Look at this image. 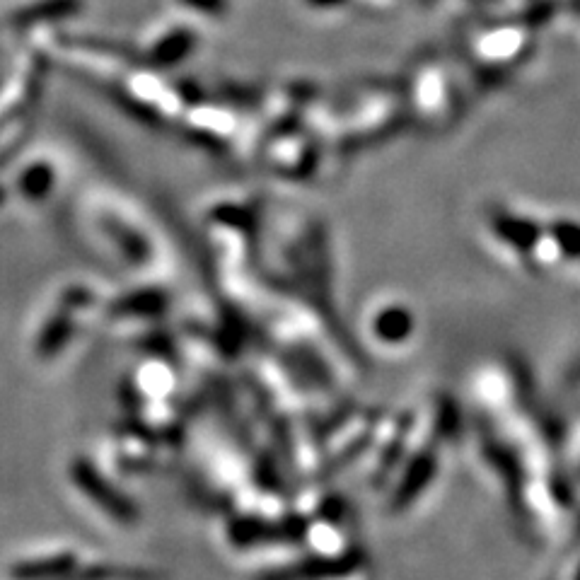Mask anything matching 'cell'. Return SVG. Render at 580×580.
Returning a JSON list of instances; mask_svg holds the SVG:
<instances>
[{
    "instance_id": "cell-1",
    "label": "cell",
    "mask_w": 580,
    "mask_h": 580,
    "mask_svg": "<svg viewBox=\"0 0 580 580\" xmlns=\"http://www.w3.org/2000/svg\"><path fill=\"white\" fill-rule=\"evenodd\" d=\"M92 220H95V228H100L107 247L114 249V257H119L121 264L133 274H150V269L158 266V240L129 206H121L116 201H102L100 206L95 203Z\"/></svg>"
},
{
    "instance_id": "cell-2",
    "label": "cell",
    "mask_w": 580,
    "mask_h": 580,
    "mask_svg": "<svg viewBox=\"0 0 580 580\" xmlns=\"http://www.w3.org/2000/svg\"><path fill=\"white\" fill-rule=\"evenodd\" d=\"M411 126L426 133H443L460 121L462 107L448 75L435 63L423 66L409 78L404 92Z\"/></svg>"
},
{
    "instance_id": "cell-3",
    "label": "cell",
    "mask_w": 580,
    "mask_h": 580,
    "mask_svg": "<svg viewBox=\"0 0 580 580\" xmlns=\"http://www.w3.org/2000/svg\"><path fill=\"white\" fill-rule=\"evenodd\" d=\"M245 107L225 97L223 102H196L179 121L184 138L199 150L213 155H230L240 145L242 131L247 126Z\"/></svg>"
},
{
    "instance_id": "cell-4",
    "label": "cell",
    "mask_w": 580,
    "mask_h": 580,
    "mask_svg": "<svg viewBox=\"0 0 580 580\" xmlns=\"http://www.w3.org/2000/svg\"><path fill=\"white\" fill-rule=\"evenodd\" d=\"M327 148L307 126H295L266 141L257 162L274 177L290 184H307L322 170Z\"/></svg>"
},
{
    "instance_id": "cell-5",
    "label": "cell",
    "mask_w": 580,
    "mask_h": 580,
    "mask_svg": "<svg viewBox=\"0 0 580 580\" xmlns=\"http://www.w3.org/2000/svg\"><path fill=\"white\" fill-rule=\"evenodd\" d=\"M73 481L75 486H80V491L85 493L92 501V506L100 508L104 518H109L114 525L121 527H138L141 525V508L138 501L126 493L121 486H116L107 474H102L100 469L92 462L78 460L73 467Z\"/></svg>"
},
{
    "instance_id": "cell-6",
    "label": "cell",
    "mask_w": 580,
    "mask_h": 580,
    "mask_svg": "<svg viewBox=\"0 0 580 580\" xmlns=\"http://www.w3.org/2000/svg\"><path fill=\"white\" fill-rule=\"evenodd\" d=\"M365 327H368V336L375 346L385 348V351H402L416 339L419 317L409 303L390 298L373 307Z\"/></svg>"
},
{
    "instance_id": "cell-7",
    "label": "cell",
    "mask_w": 580,
    "mask_h": 580,
    "mask_svg": "<svg viewBox=\"0 0 580 580\" xmlns=\"http://www.w3.org/2000/svg\"><path fill=\"white\" fill-rule=\"evenodd\" d=\"M172 305L170 290L160 283H141L138 288L121 295L112 305V315L116 319H126V322L136 324H153L160 322L167 315Z\"/></svg>"
},
{
    "instance_id": "cell-8",
    "label": "cell",
    "mask_w": 580,
    "mask_h": 580,
    "mask_svg": "<svg viewBox=\"0 0 580 580\" xmlns=\"http://www.w3.org/2000/svg\"><path fill=\"white\" fill-rule=\"evenodd\" d=\"M196 49V34L189 29H172L170 34L158 39L148 51V63L155 68H172Z\"/></svg>"
},
{
    "instance_id": "cell-9",
    "label": "cell",
    "mask_w": 580,
    "mask_h": 580,
    "mask_svg": "<svg viewBox=\"0 0 580 580\" xmlns=\"http://www.w3.org/2000/svg\"><path fill=\"white\" fill-rule=\"evenodd\" d=\"M184 3H187L189 8L201 10V13H208V15L223 13V8H225V0H184Z\"/></svg>"
},
{
    "instance_id": "cell-10",
    "label": "cell",
    "mask_w": 580,
    "mask_h": 580,
    "mask_svg": "<svg viewBox=\"0 0 580 580\" xmlns=\"http://www.w3.org/2000/svg\"><path fill=\"white\" fill-rule=\"evenodd\" d=\"M307 3H315V5H322V8H332V5H339L341 0H307Z\"/></svg>"
}]
</instances>
